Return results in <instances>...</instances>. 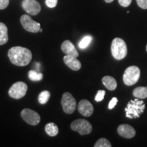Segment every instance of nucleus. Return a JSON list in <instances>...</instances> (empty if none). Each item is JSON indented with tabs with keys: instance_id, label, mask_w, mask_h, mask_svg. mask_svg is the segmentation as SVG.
<instances>
[{
	"instance_id": "f257e3e1",
	"label": "nucleus",
	"mask_w": 147,
	"mask_h": 147,
	"mask_svg": "<svg viewBox=\"0 0 147 147\" xmlns=\"http://www.w3.org/2000/svg\"><path fill=\"white\" fill-rule=\"evenodd\" d=\"M8 56L11 63L16 66H26L32 59V53L29 49L22 47H13L9 49Z\"/></svg>"
},
{
	"instance_id": "f03ea898",
	"label": "nucleus",
	"mask_w": 147,
	"mask_h": 147,
	"mask_svg": "<svg viewBox=\"0 0 147 147\" xmlns=\"http://www.w3.org/2000/svg\"><path fill=\"white\" fill-rule=\"evenodd\" d=\"M145 104L143 101L136 98L134 100H130L128 102L127 107L125 108L126 117L129 119L138 118L141 114L144 113Z\"/></svg>"
},
{
	"instance_id": "7ed1b4c3",
	"label": "nucleus",
	"mask_w": 147,
	"mask_h": 147,
	"mask_svg": "<svg viewBox=\"0 0 147 147\" xmlns=\"http://www.w3.org/2000/svg\"><path fill=\"white\" fill-rule=\"evenodd\" d=\"M112 55L115 59L121 60L127 54V48L125 42L120 38H116L111 45Z\"/></svg>"
},
{
	"instance_id": "20e7f679",
	"label": "nucleus",
	"mask_w": 147,
	"mask_h": 147,
	"mask_svg": "<svg viewBox=\"0 0 147 147\" xmlns=\"http://www.w3.org/2000/svg\"><path fill=\"white\" fill-rule=\"evenodd\" d=\"M140 76V70L137 66H129L125 71L123 77L124 83L127 86H132L138 81Z\"/></svg>"
},
{
	"instance_id": "39448f33",
	"label": "nucleus",
	"mask_w": 147,
	"mask_h": 147,
	"mask_svg": "<svg viewBox=\"0 0 147 147\" xmlns=\"http://www.w3.org/2000/svg\"><path fill=\"white\" fill-rule=\"evenodd\" d=\"M70 127L73 131L78 132L80 135H88L91 134L93 129L91 124L85 119H79L72 121Z\"/></svg>"
},
{
	"instance_id": "423d86ee",
	"label": "nucleus",
	"mask_w": 147,
	"mask_h": 147,
	"mask_svg": "<svg viewBox=\"0 0 147 147\" xmlns=\"http://www.w3.org/2000/svg\"><path fill=\"white\" fill-rule=\"evenodd\" d=\"M28 87L27 84L24 82L18 81L14 83L12 87L10 88L8 91V94L10 97L15 99V100H19L26 95Z\"/></svg>"
},
{
	"instance_id": "0eeeda50",
	"label": "nucleus",
	"mask_w": 147,
	"mask_h": 147,
	"mask_svg": "<svg viewBox=\"0 0 147 147\" xmlns=\"http://www.w3.org/2000/svg\"><path fill=\"white\" fill-rule=\"evenodd\" d=\"M61 104L63 112L66 114H72L76 110V101L68 92H65L63 94Z\"/></svg>"
},
{
	"instance_id": "6e6552de",
	"label": "nucleus",
	"mask_w": 147,
	"mask_h": 147,
	"mask_svg": "<svg viewBox=\"0 0 147 147\" xmlns=\"http://www.w3.org/2000/svg\"><path fill=\"white\" fill-rule=\"evenodd\" d=\"M22 26L29 32L38 33L40 29V24L34 21L30 16L23 14L20 18Z\"/></svg>"
},
{
	"instance_id": "1a4fd4ad",
	"label": "nucleus",
	"mask_w": 147,
	"mask_h": 147,
	"mask_svg": "<svg viewBox=\"0 0 147 147\" xmlns=\"http://www.w3.org/2000/svg\"><path fill=\"white\" fill-rule=\"evenodd\" d=\"M21 116L27 123L31 125H37L40 122V116L34 110L25 108L21 111Z\"/></svg>"
},
{
	"instance_id": "9d476101",
	"label": "nucleus",
	"mask_w": 147,
	"mask_h": 147,
	"mask_svg": "<svg viewBox=\"0 0 147 147\" xmlns=\"http://www.w3.org/2000/svg\"><path fill=\"white\" fill-rule=\"evenodd\" d=\"M22 7L27 14L32 16L37 15L41 11V5L36 0H23Z\"/></svg>"
},
{
	"instance_id": "9b49d317",
	"label": "nucleus",
	"mask_w": 147,
	"mask_h": 147,
	"mask_svg": "<svg viewBox=\"0 0 147 147\" xmlns=\"http://www.w3.org/2000/svg\"><path fill=\"white\" fill-rule=\"evenodd\" d=\"M78 110L82 116L88 117L92 115L94 108L89 100H82L78 103Z\"/></svg>"
},
{
	"instance_id": "f8f14e48",
	"label": "nucleus",
	"mask_w": 147,
	"mask_h": 147,
	"mask_svg": "<svg viewBox=\"0 0 147 147\" xmlns=\"http://www.w3.org/2000/svg\"><path fill=\"white\" fill-rule=\"evenodd\" d=\"M117 131L121 137L125 138H132L136 135V130L134 128L127 124L120 125L117 128Z\"/></svg>"
},
{
	"instance_id": "ddd939ff",
	"label": "nucleus",
	"mask_w": 147,
	"mask_h": 147,
	"mask_svg": "<svg viewBox=\"0 0 147 147\" xmlns=\"http://www.w3.org/2000/svg\"><path fill=\"white\" fill-rule=\"evenodd\" d=\"M64 63L69 68L74 71H78L81 68V63L79 60L77 59L76 57L71 55H66L63 57Z\"/></svg>"
},
{
	"instance_id": "4468645a",
	"label": "nucleus",
	"mask_w": 147,
	"mask_h": 147,
	"mask_svg": "<svg viewBox=\"0 0 147 147\" xmlns=\"http://www.w3.org/2000/svg\"><path fill=\"white\" fill-rule=\"evenodd\" d=\"M61 49L62 52L65 53L66 55H71V56L76 57H77L79 55L74 45L69 40H65L61 44Z\"/></svg>"
},
{
	"instance_id": "2eb2a0df",
	"label": "nucleus",
	"mask_w": 147,
	"mask_h": 147,
	"mask_svg": "<svg viewBox=\"0 0 147 147\" xmlns=\"http://www.w3.org/2000/svg\"><path fill=\"white\" fill-rule=\"evenodd\" d=\"M102 82L104 85L107 88L108 90L113 91L117 89V81L113 77L110 76H106L102 78Z\"/></svg>"
},
{
	"instance_id": "dca6fc26",
	"label": "nucleus",
	"mask_w": 147,
	"mask_h": 147,
	"mask_svg": "<svg viewBox=\"0 0 147 147\" xmlns=\"http://www.w3.org/2000/svg\"><path fill=\"white\" fill-rule=\"evenodd\" d=\"M8 41V28L4 23L0 22V46L5 45Z\"/></svg>"
},
{
	"instance_id": "f3484780",
	"label": "nucleus",
	"mask_w": 147,
	"mask_h": 147,
	"mask_svg": "<svg viewBox=\"0 0 147 147\" xmlns=\"http://www.w3.org/2000/svg\"><path fill=\"white\" fill-rule=\"evenodd\" d=\"M45 131L48 135L51 137L56 136L59 133V128L54 123H49L45 126Z\"/></svg>"
},
{
	"instance_id": "a211bd4d",
	"label": "nucleus",
	"mask_w": 147,
	"mask_h": 147,
	"mask_svg": "<svg viewBox=\"0 0 147 147\" xmlns=\"http://www.w3.org/2000/svg\"><path fill=\"white\" fill-rule=\"evenodd\" d=\"M133 95L136 98L145 99L147 97V87H136L133 91Z\"/></svg>"
},
{
	"instance_id": "6ab92c4d",
	"label": "nucleus",
	"mask_w": 147,
	"mask_h": 147,
	"mask_svg": "<svg viewBox=\"0 0 147 147\" xmlns=\"http://www.w3.org/2000/svg\"><path fill=\"white\" fill-rule=\"evenodd\" d=\"M51 97V93L49 91H44L38 96V102L40 104H45L48 102Z\"/></svg>"
},
{
	"instance_id": "aec40b11",
	"label": "nucleus",
	"mask_w": 147,
	"mask_h": 147,
	"mask_svg": "<svg viewBox=\"0 0 147 147\" xmlns=\"http://www.w3.org/2000/svg\"><path fill=\"white\" fill-rule=\"evenodd\" d=\"M28 77L31 80H33V81H40L43 78V74L36 71L31 70L28 73Z\"/></svg>"
},
{
	"instance_id": "412c9836",
	"label": "nucleus",
	"mask_w": 147,
	"mask_h": 147,
	"mask_svg": "<svg viewBox=\"0 0 147 147\" xmlns=\"http://www.w3.org/2000/svg\"><path fill=\"white\" fill-rule=\"evenodd\" d=\"M92 40V37L90 36H87L85 37H84L81 40V41L79 42L78 44V47L80 49H85L87 48L89 45L90 44V42H91Z\"/></svg>"
},
{
	"instance_id": "4be33fe9",
	"label": "nucleus",
	"mask_w": 147,
	"mask_h": 147,
	"mask_svg": "<svg viewBox=\"0 0 147 147\" xmlns=\"http://www.w3.org/2000/svg\"><path fill=\"white\" fill-rule=\"evenodd\" d=\"M95 147H111L112 145L110 142L106 138H100L95 142Z\"/></svg>"
},
{
	"instance_id": "5701e85b",
	"label": "nucleus",
	"mask_w": 147,
	"mask_h": 147,
	"mask_svg": "<svg viewBox=\"0 0 147 147\" xmlns=\"http://www.w3.org/2000/svg\"><path fill=\"white\" fill-rule=\"evenodd\" d=\"M105 94H106L105 91H104V90H99L95 97V100L96 101V102H101V101L104 100V95H105Z\"/></svg>"
},
{
	"instance_id": "b1692460",
	"label": "nucleus",
	"mask_w": 147,
	"mask_h": 147,
	"mask_svg": "<svg viewBox=\"0 0 147 147\" xmlns=\"http://www.w3.org/2000/svg\"><path fill=\"white\" fill-rule=\"evenodd\" d=\"M46 4L49 8H53L57 5L58 0H46L45 1Z\"/></svg>"
},
{
	"instance_id": "393cba45",
	"label": "nucleus",
	"mask_w": 147,
	"mask_h": 147,
	"mask_svg": "<svg viewBox=\"0 0 147 147\" xmlns=\"http://www.w3.org/2000/svg\"><path fill=\"white\" fill-rule=\"evenodd\" d=\"M117 103H118V99H117V97H113L112 100H110L109 104H108V108H109L110 110L113 109V108H115V106L117 105Z\"/></svg>"
},
{
	"instance_id": "a878e982",
	"label": "nucleus",
	"mask_w": 147,
	"mask_h": 147,
	"mask_svg": "<svg viewBox=\"0 0 147 147\" xmlns=\"http://www.w3.org/2000/svg\"><path fill=\"white\" fill-rule=\"evenodd\" d=\"M136 2L140 8L147 9V0H136Z\"/></svg>"
},
{
	"instance_id": "bb28decb",
	"label": "nucleus",
	"mask_w": 147,
	"mask_h": 147,
	"mask_svg": "<svg viewBox=\"0 0 147 147\" xmlns=\"http://www.w3.org/2000/svg\"><path fill=\"white\" fill-rule=\"evenodd\" d=\"M119 3L123 7H128L131 4L132 0H118Z\"/></svg>"
},
{
	"instance_id": "cd10ccee",
	"label": "nucleus",
	"mask_w": 147,
	"mask_h": 147,
	"mask_svg": "<svg viewBox=\"0 0 147 147\" xmlns=\"http://www.w3.org/2000/svg\"><path fill=\"white\" fill-rule=\"evenodd\" d=\"M9 5V0H0V10L6 8Z\"/></svg>"
},
{
	"instance_id": "c85d7f7f",
	"label": "nucleus",
	"mask_w": 147,
	"mask_h": 147,
	"mask_svg": "<svg viewBox=\"0 0 147 147\" xmlns=\"http://www.w3.org/2000/svg\"><path fill=\"white\" fill-rule=\"evenodd\" d=\"M104 1H105L106 3H111L113 2L114 0H104Z\"/></svg>"
},
{
	"instance_id": "c756f323",
	"label": "nucleus",
	"mask_w": 147,
	"mask_h": 147,
	"mask_svg": "<svg viewBox=\"0 0 147 147\" xmlns=\"http://www.w3.org/2000/svg\"><path fill=\"white\" fill-rule=\"evenodd\" d=\"M39 32H42V29L40 28V30H39Z\"/></svg>"
},
{
	"instance_id": "7c9ffc66",
	"label": "nucleus",
	"mask_w": 147,
	"mask_h": 147,
	"mask_svg": "<svg viewBox=\"0 0 147 147\" xmlns=\"http://www.w3.org/2000/svg\"><path fill=\"white\" fill-rule=\"evenodd\" d=\"M146 51H147V45H146Z\"/></svg>"
}]
</instances>
